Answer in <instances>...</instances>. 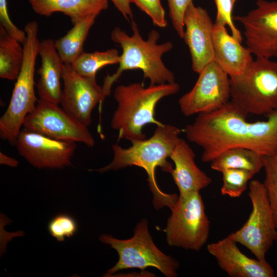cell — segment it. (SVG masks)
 <instances>
[{
    "instance_id": "32",
    "label": "cell",
    "mask_w": 277,
    "mask_h": 277,
    "mask_svg": "<svg viewBox=\"0 0 277 277\" xmlns=\"http://www.w3.org/2000/svg\"><path fill=\"white\" fill-rule=\"evenodd\" d=\"M128 21L133 19V13L130 7L129 0H109Z\"/></svg>"
},
{
    "instance_id": "33",
    "label": "cell",
    "mask_w": 277,
    "mask_h": 277,
    "mask_svg": "<svg viewBox=\"0 0 277 277\" xmlns=\"http://www.w3.org/2000/svg\"><path fill=\"white\" fill-rule=\"evenodd\" d=\"M0 163L2 165H5L11 167H16L18 164V161L10 156L0 152Z\"/></svg>"
},
{
    "instance_id": "19",
    "label": "cell",
    "mask_w": 277,
    "mask_h": 277,
    "mask_svg": "<svg viewBox=\"0 0 277 277\" xmlns=\"http://www.w3.org/2000/svg\"><path fill=\"white\" fill-rule=\"evenodd\" d=\"M38 54L42 64L38 72L39 78L36 84L39 98L59 104L62 89L61 80L64 64L51 38L39 42Z\"/></svg>"
},
{
    "instance_id": "3",
    "label": "cell",
    "mask_w": 277,
    "mask_h": 277,
    "mask_svg": "<svg viewBox=\"0 0 277 277\" xmlns=\"http://www.w3.org/2000/svg\"><path fill=\"white\" fill-rule=\"evenodd\" d=\"M131 24V35L118 27L111 31V38L121 46L122 53L115 72L105 77L102 86L107 96L110 95L112 85L125 70H141L144 78L148 79L150 85L175 82L173 73L165 66L162 60L163 54L172 49V43L168 41L158 44L160 34L155 30L150 31L148 39L144 40L136 22L132 20Z\"/></svg>"
},
{
    "instance_id": "30",
    "label": "cell",
    "mask_w": 277,
    "mask_h": 277,
    "mask_svg": "<svg viewBox=\"0 0 277 277\" xmlns=\"http://www.w3.org/2000/svg\"><path fill=\"white\" fill-rule=\"evenodd\" d=\"M169 15L173 27L179 37L183 38L184 27L183 19L185 12L192 0H167Z\"/></svg>"
},
{
    "instance_id": "13",
    "label": "cell",
    "mask_w": 277,
    "mask_h": 277,
    "mask_svg": "<svg viewBox=\"0 0 277 277\" xmlns=\"http://www.w3.org/2000/svg\"><path fill=\"white\" fill-rule=\"evenodd\" d=\"M19 154L38 169H60L71 165L76 143L60 141L23 128L14 145Z\"/></svg>"
},
{
    "instance_id": "15",
    "label": "cell",
    "mask_w": 277,
    "mask_h": 277,
    "mask_svg": "<svg viewBox=\"0 0 277 277\" xmlns=\"http://www.w3.org/2000/svg\"><path fill=\"white\" fill-rule=\"evenodd\" d=\"M183 23V38L191 55L192 70L199 73L213 60L214 24L207 10L195 6L193 2L187 8Z\"/></svg>"
},
{
    "instance_id": "9",
    "label": "cell",
    "mask_w": 277,
    "mask_h": 277,
    "mask_svg": "<svg viewBox=\"0 0 277 277\" xmlns=\"http://www.w3.org/2000/svg\"><path fill=\"white\" fill-rule=\"evenodd\" d=\"M252 210L240 229L229 235L247 248L255 258L266 260V254L277 240V227L263 183L252 180L249 185Z\"/></svg>"
},
{
    "instance_id": "24",
    "label": "cell",
    "mask_w": 277,
    "mask_h": 277,
    "mask_svg": "<svg viewBox=\"0 0 277 277\" xmlns=\"http://www.w3.org/2000/svg\"><path fill=\"white\" fill-rule=\"evenodd\" d=\"M120 55L115 49L93 52H83L70 65L79 74L96 79V74L102 67L118 64Z\"/></svg>"
},
{
    "instance_id": "7",
    "label": "cell",
    "mask_w": 277,
    "mask_h": 277,
    "mask_svg": "<svg viewBox=\"0 0 277 277\" xmlns=\"http://www.w3.org/2000/svg\"><path fill=\"white\" fill-rule=\"evenodd\" d=\"M99 239L101 242L110 245L118 255L117 263L105 273L106 276H111L124 269L138 268L144 270L148 267L157 269L166 277L177 276L179 262L164 253L155 245L145 219L137 223L134 234L130 239L120 240L104 234Z\"/></svg>"
},
{
    "instance_id": "4",
    "label": "cell",
    "mask_w": 277,
    "mask_h": 277,
    "mask_svg": "<svg viewBox=\"0 0 277 277\" xmlns=\"http://www.w3.org/2000/svg\"><path fill=\"white\" fill-rule=\"evenodd\" d=\"M176 82L150 85L134 83L117 86L113 93L117 105L111 120V127L118 132L119 139L131 142L146 138L143 128L147 124L162 123L155 118V108L164 97L180 90Z\"/></svg>"
},
{
    "instance_id": "27",
    "label": "cell",
    "mask_w": 277,
    "mask_h": 277,
    "mask_svg": "<svg viewBox=\"0 0 277 277\" xmlns=\"http://www.w3.org/2000/svg\"><path fill=\"white\" fill-rule=\"evenodd\" d=\"M78 229V225L76 220L67 213L56 215L48 224L49 233L58 242H63L66 238L73 236Z\"/></svg>"
},
{
    "instance_id": "34",
    "label": "cell",
    "mask_w": 277,
    "mask_h": 277,
    "mask_svg": "<svg viewBox=\"0 0 277 277\" xmlns=\"http://www.w3.org/2000/svg\"><path fill=\"white\" fill-rule=\"evenodd\" d=\"M232 1H233V2L234 3H235L236 0H232Z\"/></svg>"
},
{
    "instance_id": "10",
    "label": "cell",
    "mask_w": 277,
    "mask_h": 277,
    "mask_svg": "<svg viewBox=\"0 0 277 277\" xmlns=\"http://www.w3.org/2000/svg\"><path fill=\"white\" fill-rule=\"evenodd\" d=\"M23 128L53 139L82 143L89 147L94 140L88 127L58 104L39 98L34 110L26 117Z\"/></svg>"
},
{
    "instance_id": "2",
    "label": "cell",
    "mask_w": 277,
    "mask_h": 277,
    "mask_svg": "<svg viewBox=\"0 0 277 277\" xmlns=\"http://www.w3.org/2000/svg\"><path fill=\"white\" fill-rule=\"evenodd\" d=\"M181 132L175 126L162 123L156 126L150 137L132 142V145L128 148L114 144L112 147V161L103 167L89 171L102 173L133 166L143 168L148 176L154 207L159 210L168 207L171 210L179 196L176 194L165 193L160 189L156 182L155 170L159 167L163 171L170 173L173 167L167 159L175 148Z\"/></svg>"
},
{
    "instance_id": "21",
    "label": "cell",
    "mask_w": 277,
    "mask_h": 277,
    "mask_svg": "<svg viewBox=\"0 0 277 277\" xmlns=\"http://www.w3.org/2000/svg\"><path fill=\"white\" fill-rule=\"evenodd\" d=\"M97 15L92 14L84 17L64 36L54 41L55 48L64 64H72L84 52V42Z\"/></svg>"
},
{
    "instance_id": "26",
    "label": "cell",
    "mask_w": 277,
    "mask_h": 277,
    "mask_svg": "<svg viewBox=\"0 0 277 277\" xmlns=\"http://www.w3.org/2000/svg\"><path fill=\"white\" fill-rule=\"evenodd\" d=\"M265 180L263 182L277 227V151L271 155L264 156Z\"/></svg>"
},
{
    "instance_id": "22",
    "label": "cell",
    "mask_w": 277,
    "mask_h": 277,
    "mask_svg": "<svg viewBox=\"0 0 277 277\" xmlns=\"http://www.w3.org/2000/svg\"><path fill=\"white\" fill-rule=\"evenodd\" d=\"M210 167L220 172L229 169H238L248 170L255 174L264 167V156L247 148H232L212 161Z\"/></svg>"
},
{
    "instance_id": "14",
    "label": "cell",
    "mask_w": 277,
    "mask_h": 277,
    "mask_svg": "<svg viewBox=\"0 0 277 277\" xmlns=\"http://www.w3.org/2000/svg\"><path fill=\"white\" fill-rule=\"evenodd\" d=\"M62 80L64 86L60 103L62 108L88 127L91 123L93 109L107 96L103 86L97 84L96 79L79 74L70 65L64 64Z\"/></svg>"
},
{
    "instance_id": "16",
    "label": "cell",
    "mask_w": 277,
    "mask_h": 277,
    "mask_svg": "<svg viewBox=\"0 0 277 277\" xmlns=\"http://www.w3.org/2000/svg\"><path fill=\"white\" fill-rule=\"evenodd\" d=\"M229 235L207 245L208 252L219 267L231 277H273L274 270L266 260L247 256Z\"/></svg>"
},
{
    "instance_id": "12",
    "label": "cell",
    "mask_w": 277,
    "mask_h": 277,
    "mask_svg": "<svg viewBox=\"0 0 277 277\" xmlns=\"http://www.w3.org/2000/svg\"><path fill=\"white\" fill-rule=\"evenodd\" d=\"M233 19L243 26L247 47L252 54L277 57V1L257 0L255 8Z\"/></svg>"
},
{
    "instance_id": "20",
    "label": "cell",
    "mask_w": 277,
    "mask_h": 277,
    "mask_svg": "<svg viewBox=\"0 0 277 277\" xmlns=\"http://www.w3.org/2000/svg\"><path fill=\"white\" fill-rule=\"evenodd\" d=\"M109 0H28L38 15L50 16L61 12L68 16L74 25L84 17L99 14L108 7Z\"/></svg>"
},
{
    "instance_id": "23",
    "label": "cell",
    "mask_w": 277,
    "mask_h": 277,
    "mask_svg": "<svg viewBox=\"0 0 277 277\" xmlns=\"http://www.w3.org/2000/svg\"><path fill=\"white\" fill-rule=\"evenodd\" d=\"M0 25V77L16 80L24 57V47Z\"/></svg>"
},
{
    "instance_id": "25",
    "label": "cell",
    "mask_w": 277,
    "mask_h": 277,
    "mask_svg": "<svg viewBox=\"0 0 277 277\" xmlns=\"http://www.w3.org/2000/svg\"><path fill=\"white\" fill-rule=\"evenodd\" d=\"M222 173L223 184L221 193L223 195L239 197L247 189L248 182L255 175L251 171L238 169H229Z\"/></svg>"
},
{
    "instance_id": "11",
    "label": "cell",
    "mask_w": 277,
    "mask_h": 277,
    "mask_svg": "<svg viewBox=\"0 0 277 277\" xmlns=\"http://www.w3.org/2000/svg\"><path fill=\"white\" fill-rule=\"evenodd\" d=\"M199 75L193 88L178 101L181 111L186 116L214 111L231 98L229 76L214 60Z\"/></svg>"
},
{
    "instance_id": "6",
    "label": "cell",
    "mask_w": 277,
    "mask_h": 277,
    "mask_svg": "<svg viewBox=\"0 0 277 277\" xmlns=\"http://www.w3.org/2000/svg\"><path fill=\"white\" fill-rule=\"evenodd\" d=\"M229 80L231 101L247 116H267L277 109V62L256 57Z\"/></svg>"
},
{
    "instance_id": "8",
    "label": "cell",
    "mask_w": 277,
    "mask_h": 277,
    "mask_svg": "<svg viewBox=\"0 0 277 277\" xmlns=\"http://www.w3.org/2000/svg\"><path fill=\"white\" fill-rule=\"evenodd\" d=\"M164 229L171 247L198 251L206 244L210 224L200 192L179 195Z\"/></svg>"
},
{
    "instance_id": "1",
    "label": "cell",
    "mask_w": 277,
    "mask_h": 277,
    "mask_svg": "<svg viewBox=\"0 0 277 277\" xmlns=\"http://www.w3.org/2000/svg\"><path fill=\"white\" fill-rule=\"evenodd\" d=\"M247 115L231 101L214 111L198 114L189 125L190 141L203 150L201 160L210 163L227 150L250 149L264 156V121L248 122Z\"/></svg>"
},
{
    "instance_id": "18",
    "label": "cell",
    "mask_w": 277,
    "mask_h": 277,
    "mask_svg": "<svg viewBox=\"0 0 277 277\" xmlns=\"http://www.w3.org/2000/svg\"><path fill=\"white\" fill-rule=\"evenodd\" d=\"M226 27L219 22L214 24L213 60L232 77L244 72L253 60V54L247 47L243 46L240 41L228 33Z\"/></svg>"
},
{
    "instance_id": "5",
    "label": "cell",
    "mask_w": 277,
    "mask_h": 277,
    "mask_svg": "<svg viewBox=\"0 0 277 277\" xmlns=\"http://www.w3.org/2000/svg\"><path fill=\"white\" fill-rule=\"evenodd\" d=\"M24 30L26 38L23 44V65L8 108L0 118V137L12 145L15 144L26 117L34 110L38 101L34 90L35 66L39 43L37 22H28Z\"/></svg>"
},
{
    "instance_id": "31",
    "label": "cell",
    "mask_w": 277,
    "mask_h": 277,
    "mask_svg": "<svg viewBox=\"0 0 277 277\" xmlns=\"http://www.w3.org/2000/svg\"><path fill=\"white\" fill-rule=\"evenodd\" d=\"M0 22L7 32L13 37L24 44L26 38L25 30L15 26L10 19L8 11L7 0H0Z\"/></svg>"
},
{
    "instance_id": "17",
    "label": "cell",
    "mask_w": 277,
    "mask_h": 277,
    "mask_svg": "<svg viewBox=\"0 0 277 277\" xmlns=\"http://www.w3.org/2000/svg\"><path fill=\"white\" fill-rule=\"evenodd\" d=\"M195 157L189 145L180 137L169 157L174 165L170 174L180 195L200 192L212 182V179L197 167Z\"/></svg>"
},
{
    "instance_id": "29",
    "label": "cell",
    "mask_w": 277,
    "mask_h": 277,
    "mask_svg": "<svg viewBox=\"0 0 277 277\" xmlns=\"http://www.w3.org/2000/svg\"><path fill=\"white\" fill-rule=\"evenodd\" d=\"M216 8L215 22L221 23L230 28L231 34L241 42L242 36L233 23L232 12L234 3L232 0H214Z\"/></svg>"
},
{
    "instance_id": "28",
    "label": "cell",
    "mask_w": 277,
    "mask_h": 277,
    "mask_svg": "<svg viewBox=\"0 0 277 277\" xmlns=\"http://www.w3.org/2000/svg\"><path fill=\"white\" fill-rule=\"evenodd\" d=\"M139 9L146 13L152 19L153 24L160 28L167 26L165 12L160 0H129Z\"/></svg>"
}]
</instances>
